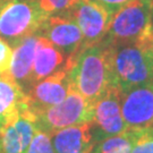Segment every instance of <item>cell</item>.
I'll use <instances>...</instances> for the list:
<instances>
[{
    "instance_id": "obj_1",
    "label": "cell",
    "mask_w": 153,
    "mask_h": 153,
    "mask_svg": "<svg viewBox=\"0 0 153 153\" xmlns=\"http://www.w3.org/2000/svg\"><path fill=\"white\" fill-rule=\"evenodd\" d=\"M71 88L93 105L114 86L104 42L82 49L66 59Z\"/></svg>"
},
{
    "instance_id": "obj_2",
    "label": "cell",
    "mask_w": 153,
    "mask_h": 153,
    "mask_svg": "<svg viewBox=\"0 0 153 153\" xmlns=\"http://www.w3.org/2000/svg\"><path fill=\"white\" fill-rule=\"evenodd\" d=\"M105 44L112 83L119 92L153 82V62L145 45Z\"/></svg>"
},
{
    "instance_id": "obj_3",
    "label": "cell",
    "mask_w": 153,
    "mask_h": 153,
    "mask_svg": "<svg viewBox=\"0 0 153 153\" xmlns=\"http://www.w3.org/2000/svg\"><path fill=\"white\" fill-rule=\"evenodd\" d=\"M47 17L38 0H0V38L14 48L23 39L38 35Z\"/></svg>"
},
{
    "instance_id": "obj_4",
    "label": "cell",
    "mask_w": 153,
    "mask_h": 153,
    "mask_svg": "<svg viewBox=\"0 0 153 153\" xmlns=\"http://www.w3.org/2000/svg\"><path fill=\"white\" fill-rule=\"evenodd\" d=\"M153 0H131L111 17L107 44L135 43L152 31Z\"/></svg>"
},
{
    "instance_id": "obj_5",
    "label": "cell",
    "mask_w": 153,
    "mask_h": 153,
    "mask_svg": "<svg viewBox=\"0 0 153 153\" xmlns=\"http://www.w3.org/2000/svg\"><path fill=\"white\" fill-rule=\"evenodd\" d=\"M93 115L94 105L74 88H71L62 102L39 112L34 117L36 128L51 135L67 127L92 123Z\"/></svg>"
},
{
    "instance_id": "obj_6",
    "label": "cell",
    "mask_w": 153,
    "mask_h": 153,
    "mask_svg": "<svg viewBox=\"0 0 153 153\" xmlns=\"http://www.w3.org/2000/svg\"><path fill=\"white\" fill-rule=\"evenodd\" d=\"M83 34V49L103 42L112 15L93 0H78L69 11Z\"/></svg>"
},
{
    "instance_id": "obj_7",
    "label": "cell",
    "mask_w": 153,
    "mask_h": 153,
    "mask_svg": "<svg viewBox=\"0 0 153 153\" xmlns=\"http://www.w3.org/2000/svg\"><path fill=\"white\" fill-rule=\"evenodd\" d=\"M69 68L64 66L49 77L34 83L26 92L28 110L35 116L43 110L62 102L71 91Z\"/></svg>"
},
{
    "instance_id": "obj_8",
    "label": "cell",
    "mask_w": 153,
    "mask_h": 153,
    "mask_svg": "<svg viewBox=\"0 0 153 153\" xmlns=\"http://www.w3.org/2000/svg\"><path fill=\"white\" fill-rule=\"evenodd\" d=\"M38 35L45 38L60 50L66 59L83 49L82 31L69 13L48 16Z\"/></svg>"
},
{
    "instance_id": "obj_9",
    "label": "cell",
    "mask_w": 153,
    "mask_h": 153,
    "mask_svg": "<svg viewBox=\"0 0 153 153\" xmlns=\"http://www.w3.org/2000/svg\"><path fill=\"white\" fill-rule=\"evenodd\" d=\"M120 94V108L128 128L153 127V82L138 85Z\"/></svg>"
},
{
    "instance_id": "obj_10",
    "label": "cell",
    "mask_w": 153,
    "mask_h": 153,
    "mask_svg": "<svg viewBox=\"0 0 153 153\" xmlns=\"http://www.w3.org/2000/svg\"><path fill=\"white\" fill-rule=\"evenodd\" d=\"M92 129H95L97 135L94 143L128 129L121 114L120 94L116 88L109 90L94 104Z\"/></svg>"
},
{
    "instance_id": "obj_11",
    "label": "cell",
    "mask_w": 153,
    "mask_h": 153,
    "mask_svg": "<svg viewBox=\"0 0 153 153\" xmlns=\"http://www.w3.org/2000/svg\"><path fill=\"white\" fill-rule=\"evenodd\" d=\"M36 129L34 115L22 109L1 128V153H26Z\"/></svg>"
},
{
    "instance_id": "obj_12",
    "label": "cell",
    "mask_w": 153,
    "mask_h": 153,
    "mask_svg": "<svg viewBox=\"0 0 153 153\" xmlns=\"http://www.w3.org/2000/svg\"><path fill=\"white\" fill-rule=\"evenodd\" d=\"M38 41L39 35H31L13 48L8 73L25 93L33 85V62Z\"/></svg>"
},
{
    "instance_id": "obj_13",
    "label": "cell",
    "mask_w": 153,
    "mask_h": 153,
    "mask_svg": "<svg viewBox=\"0 0 153 153\" xmlns=\"http://www.w3.org/2000/svg\"><path fill=\"white\" fill-rule=\"evenodd\" d=\"M26 107V93L8 71L0 74V128Z\"/></svg>"
},
{
    "instance_id": "obj_14",
    "label": "cell",
    "mask_w": 153,
    "mask_h": 153,
    "mask_svg": "<svg viewBox=\"0 0 153 153\" xmlns=\"http://www.w3.org/2000/svg\"><path fill=\"white\" fill-rule=\"evenodd\" d=\"M65 64L66 58L60 50L57 49L45 38L39 35L33 62V84L55 74Z\"/></svg>"
},
{
    "instance_id": "obj_15",
    "label": "cell",
    "mask_w": 153,
    "mask_h": 153,
    "mask_svg": "<svg viewBox=\"0 0 153 153\" xmlns=\"http://www.w3.org/2000/svg\"><path fill=\"white\" fill-rule=\"evenodd\" d=\"M55 153H78L92 145V123L67 127L51 134Z\"/></svg>"
},
{
    "instance_id": "obj_16",
    "label": "cell",
    "mask_w": 153,
    "mask_h": 153,
    "mask_svg": "<svg viewBox=\"0 0 153 153\" xmlns=\"http://www.w3.org/2000/svg\"><path fill=\"white\" fill-rule=\"evenodd\" d=\"M141 128H128L124 133L94 143L92 153H131Z\"/></svg>"
},
{
    "instance_id": "obj_17",
    "label": "cell",
    "mask_w": 153,
    "mask_h": 153,
    "mask_svg": "<svg viewBox=\"0 0 153 153\" xmlns=\"http://www.w3.org/2000/svg\"><path fill=\"white\" fill-rule=\"evenodd\" d=\"M78 0H39L41 9L48 15L67 14L77 4Z\"/></svg>"
},
{
    "instance_id": "obj_18",
    "label": "cell",
    "mask_w": 153,
    "mask_h": 153,
    "mask_svg": "<svg viewBox=\"0 0 153 153\" xmlns=\"http://www.w3.org/2000/svg\"><path fill=\"white\" fill-rule=\"evenodd\" d=\"M26 153H55L51 136L45 131L36 129Z\"/></svg>"
},
{
    "instance_id": "obj_19",
    "label": "cell",
    "mask_w": 153,
    "mask_h": 153,
    "mask_svg": "<svg viewBox=\"0 0 153 153\" xmlns=\"http://www.w3.org/2000/svg\"><path fill=\"white\" fill-rule=\"evenodd\" d=\"M131 153H153V127L141 128Z\"/></svg>"
},
{
    "instance_id": "obj_20",
    "label": "cell",
    "mask_w": 153,
    "mask_h": 153,
    "mask_svg": "<svg viewBox=\"0 0 153 153\" xmlns=\"http://www.w3.org/2000/svg\"><path fill=\"white\" fill-rule=\"evenodd\" d=\"M11 56H13V48L7 41L0 38V74L8 71L10 66Z\"/></svg>"
},
{
    "instance_id": "obj_21",
    "label": "cell",
    "mask_w": 153,
    "mask_h": 153,
    "mask_svg": "<svg viewBox=\"0 0 153 153\" xmlns=\"http://www.w3.org/2000/svg\"><path fill=\"white\" fill-rule=\"evenodd\" d=\"M93 1L98 2L99 5L103 6L111 15H114L116 11L119 10L121 7L127 5L128 2H131V0H93Z\"/></svg>"
},
{
    "instance_id": "obj_22",
    "label": "cell",
    "mask_w": 153,
    "mask_h": 153,
    "mask_svg": "<svg viewBox=\"0 0 153 153\" xmlns=\"http://www.w3.org/2000/svg\"><path fill=\"white\" fill-rule=\"evenodd\" d=\"M141 42H142L144 45H145V48L148 49L149 53L151 56V59H152V62H153V31L146 34L144 38H142L140 40Z\"/></svg>"
},
{
    "instance_id": "obj_23",
    "label": "cell",
    "mask_w": 153,
    "mask_h": 153,
    "mask_svg": "<svg viewBox=\"0 0 153 153\" xmlns=\"http://www.w3.org/2000/svg\"><path fill=\"white\" fill-rule=\"evenodd\" d=\"M93 145H94V143H93L92 145H90V146H88V148L84 149V150H82V151H81V152H78V153H92Z\"/></svg>"
},
{
    "instance_id": "obj_24",
    "label": "cell",
    "mask_w": 153,
    "mask_h": 153,
    "mask_svg": "<svg viewBox=\"0 0 153 153\" xmlns=\"http://www.w3.org/2000/svg\"><path fill=\"white\" fill-rule=\"evenodd\" d=\"M0 153H1V128H0Z\"/></svg>"
},
{
    "instance_id": "obj_25",
    "label": "cell",
    "mask_w": 153,
    "mask_h": 153,
    "mask_svg": "<svg viewBox=\"0 0 153 153\" xmlns=\"http://www.w3.org/2000/svg\"><path fill=\"white\" fill-rule=\"evenodd\" d=\"M152 31H153V16H152Z\"/></svg>"
},
{
    "instance_id": "obj_26",
    "label": "cell",
    "mask_w": 153,
    "mask_h": 153,
    "mask_svg": "<svg viewBox=\"0 0 153 153\" xmlns=\"http://www.w3.org/2000/svg\"><path fill=\"white\" fill-rule=\"evenodd\" d=\"M38 1H39V0H38Z\"/></svg>"
}]
</instances>
